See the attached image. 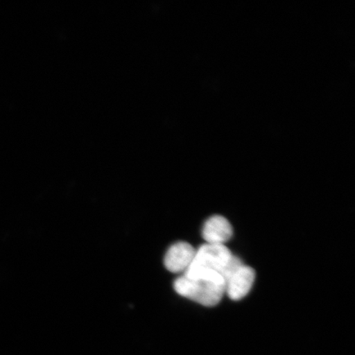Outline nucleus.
Listing matches in <instances>:
<instances>
[{
	"mask_svg": "<svg viewBox=\"0 0 355 355\" xmlns=\"http://www.w3.org/2000/svg\"><path fill=\"white\" fill-rule=\"evenodd\" d=\"M178 294L206 307L218 304L225 293V282L221 277L191 279L183 276L174 283Z\"/></svg>",
	"mask_w": 355,
	"mask_h": 355,
	"instance_id": "obj_1",
	"label": "nucleus"
},
{
	"mask_svg": "<svg viewBox=\"0 0 355 355\" xmlns=\"http://www.w3.org/2000/svg\"><path fill=\"white\" fill-rule=\"evenodd\" d=\"M232 257V252L225 245L204 244L196 250L193 261L184 276L191 279L222 277V272Z\"/></svg>",
	"mask_w": 355,
	"mask_h": 355,
	"instance_id": "obj_2",
	"label": "nucleus"
},
{
	"mask_svg": "<svg viewBox=\"0 0 355 355\" xmlns=\"http://www.w3.org/2000/svg\"><path fill=\"white\" fill-rule=\"evenodd\" d=\"M254 270L243 264L225 284V293L234 301L241 300L250 293L255 281Z\"/></svg>",
	"mask_w": 355,
	"mask_h": 355,
	"instance_id": "obj_3",
	"label": "nucleus"
},
{
	"mask_svg": "<svg viewBox=\"0 0 355 355\" xmlns=\"http://www.w3.org/2000/svg\"><path fill=\"white\" fill-rule=\"evenodd\" d=\"M196 250L189 243L178 242L168 248L165 266L173 273L186 272L193 261Z\"/></svg>",
	"mask_w": 355,
	"mask_h": 355,
	"instance_id": "obj_4",
	"label": "nucleus"
},
{
	"mask_svg": "<svg viewBox=\"0 0 355 355\" xmlns=\"http://www.w3.org/2000/svg\"><path fill=\"white\" fill-rule=\"evenodd\" d=\"M233 235V228L229 220L221 216L210 217L202 229V237L208 244L224 245Z\"/></svg>",
	"mask_w": 355,
	"mask_h": 355,
	"instance_id": "obj_5",
	"label": "nucleus"
}]
</instances>
